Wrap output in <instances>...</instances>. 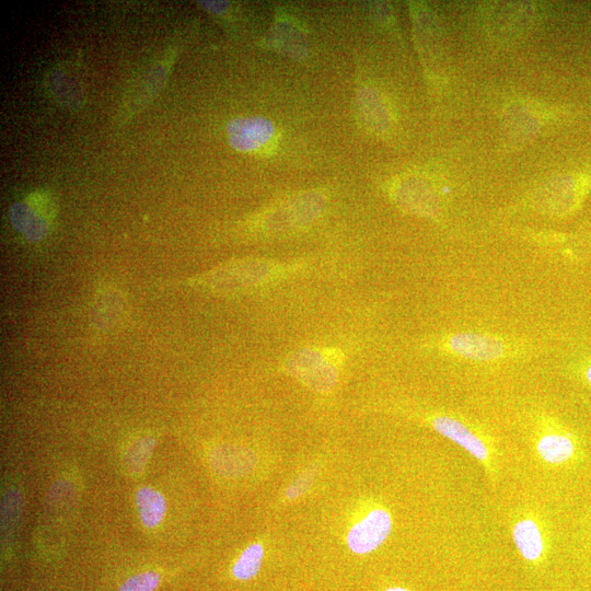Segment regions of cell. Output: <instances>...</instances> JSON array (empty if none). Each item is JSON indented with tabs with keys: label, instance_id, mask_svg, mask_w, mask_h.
Instances as JSON below:
<instances>
[{
	"label": "cell",
	"instance_id": "6da1fadb",
	"mask_svg": "<svg viewBox=\"0 0 591 591\" xmlns=\"http://www.w3.org/2000/svg\"><path fill=\"white\" fill-rule=\"evenodd\" d=\"M426 420L434 431L473 456L491 483L498 482L502 455L498 442L489 432L454 414L434 413Z\"/></svg>",
	"mask_w": 591,
	"mask_h": 591
},
{
	"label": "cell",
	"instance_id": "7a4b0ae2",
	"mask_svg": "<svg viewBox=\"0 0 591 591\" xmlns=\"http://www.w3.org/2000/svg\"><path fill=\"white\" fill-rule=\"evenodd\" d=\"M282 271V267L263 260H237L223 264L195 279L198 287L221 294H240L258 288Z\"/></svg>",
	"mask_w": 591,
	"mask_h": 591
},
{
	"label": "cell",
	"instance_id": "3957f363",
	"mask_svg": "<svg viewBox=\"0 0 591 591\" xmlns=\"http://www.w3.org/2000/svg\"><path fill=\"white\" fill-rule=\"evenodd\" d=\"M532 447L535 457L549 468H570L586 460V449L578 434L553 418H544L538 425Z\"/></svg>",
	"mask_w": 591,
	"mask_h": 591
},
{
	"label": "cell",
	"instance_id": "277c9868",
	"mask_svg": "<svg viewBox=\"0 0 591 591\" xmlns=\"http://www.w3.org/2000/svg\"><path fill=\"white\" fill-rule=\"evenodd\" d=\"M343 355L333 348H304L290 355L286 370L311 390L331 391L338 380V364Z\"/></svg>",
	"mask_w": 591,
	"mask_h": 591
},
{
	"label": "cell",
	"instance_id": "5b68a950",
	"mask_svg": "<svg viewBox=\"0 0 591 591\" xmlns=\"http://www.w3.org/2000/svg\"><path fill=\"white\" fill-rule=\"evenodd\" d=\"M511 536L521 558L532 567L545 564L551 552V533L542 515L532 508L515 511Z\"/></svg>",
	"mask_w": 591,
	"mask_h": 591
},
{
	"label": "cell",
	"instance_id": "8992f818",
	"mask_svg": "<svg viewBox=\"0 0 591 591\" xmlns=\"http://www.w3.org/2000/svg\"><path fill=\"white\" fill-rule=\"evenodd\" d=\"M393 530V518L384 507L371 509L347 533V545L356 554L364 555L379 548Z\"/></svg>",
	"mask_w": 591,
	"mask_h": 591
},
{
	"label": "cell",
	"instance_id": "52a82bcc",
	"mask_svg": "<svg viewBox=\"0 0 591 591\" xmlns=\"http://www.w3.org/2000/svg\"><path fill=\"white\" fill-rule=\"evenodd\" d=\"M274 134L273 124L263 117H243L229 123L231 146L239 151H253L265 144Z\"/></svg>",
	"mask_w": 591,
	"mask_h": 591
},
{
	"label": "cell",
	"instance_id": "ba28073f",
	"mask_svg": "<svg viewBox=\"0 0 591 591\" xmlns=\"http://www.w3.org/2000/svg\"><path fill=\"white\" fill-rule=\"evenodd\" d=\"M450 349L456 355L476 360H493L505 354L501 340L479 334H457L449 340Z\"/></svg>",
	"mask_w": 591,
	"mask_h": 591
},
{
	"label": "cell",
	"instance_id": "9c48e42d",
	"mask_svg": "<svg viewBox=\"0 0 591 591\" xmlns=\"http://www.w3.org/2000/svg\"><path fill=\"white\" fill-rule=\"evenodd\" d=\"M10 220L15 229L24 233L31 241L43 239L48 232V222L50 221L26 200L15 202L11 207Z\"/></svg>",
	"mask_w": 591,
	"mask_h": 591
},
{
	"label": "cell",
	"instance_id": "30bf717a",
	"mask_svg": "<svg viewBox=\"0 0 591 591\" xmlns=\"http://www.w3.org/2000/svg\"><path fill=\"white\" fill-rule=\"evenodd\" d=\"M136 505L142 524L155 528L164 518L166 502L164 497L155 489L144 486L136 494Z\"/></svg>",
	"mask_w": 591,
	"mask_h": 591
},
{
	"label": "cell",
	"instance_id": "8fae6325",
	"mask_svg": "<svg viewBox=\"0 0 591 591\" xmlns=\"http://www.w3.org/2000/svg\"><path fill=\"white\" fill-rule=\"evenodd\" d=\"M264 558V547L260 543L247 546L232 567V575L237 580H250L260 569Z\"/></svg>",
	"mask_w": 591,
	"mask_h": 591
},
{
	"label": "cell",
	"instance_id": "7c38bea8",
	"mask_svg": "<svg viewBox=\"0 0 591 591\" xmlns=\"http://www.w3.org/2000/svg\"><path fill=\"white\" fill-rule=\"evenodd\" d=\"M161 581V575L155 571H143L128 578L118 591H153Z\"/></svg>",
	"mask_w": 591,
	"mask_h": 591
},
{
	"label": "cell",
	"instance_id": "4fadbf2b",
	"mask_svg": "<svg viewBox=\"0 0 591 591\" xmlns=\"http://www.w3.org/2000/svg\"><path fill=\"white\" fill-rule=\"evenodd\" d=\"M311 476L302 475L299 478H297L288 488L286 491V496L289 499L296 498L299 495H301L310 485L311 483Z\"/></svg>",
	"mask_w": 591,
	"mask_h": 591
},
{
	"label": "cell",
	"instance_id": "5bb4252c",
	"mask_svg": "<svg viewBox=\"0 0 591 591\" xmlns=\"http://www.w3.org/2000/svg\"><path fill=\"white\" fill-rule=\"evenodd\" d=\"M198 3L215 13H221L228 7V3L222 1H198Z\"/></svg>",
	"mask_w": 591,
	"mask_h": 591
},
{
	"label": "cell",
	"instance_id": "9a60e30c",
	"mask_svg": "<svg viewBox=\"0 0 591 591\" xmlns=\"http://www.w3.org/2000/svg\"><path fill=\"white\" fill-rule=\"evenodd\" d=\"M583 380L591 386V361L583 369Z\"/></svg>",
	"mask_w": 591,
	"mask_h": 591
},
{
	"label": "cell",
	"instance_id": "2e32d148",
	"mask_svg": "<svg viewBox=\"0 0 591 591\" xmlns=\"http://www.w3.org/2000/svg\"><path fill=\"white\" fill-rule=\"evenodd\" d=\"M384 591H412V590L406 589L404 587H390V588L385 589Z\"/></svg>",
	"mask_w": 591,
	"mask_h": 591
}]
</instances>
